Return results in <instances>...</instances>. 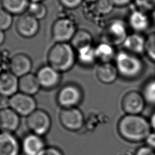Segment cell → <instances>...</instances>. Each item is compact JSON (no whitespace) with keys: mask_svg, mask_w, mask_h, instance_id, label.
I'll use <instances>...</instances> for the list:
<instances>
[{"mask_svg":"<svg viewBox=\"0 0 155 155\" xmlns=\"http://www.w3.org/2000/svg\"><path fill=\"white\" fill-rule=\"evenodd\" d=\"M38 155H64L59 148L53 146L47 147Z\"/></svg>","mask_w":155,"mask_h":155,"instance_id":"d6a6232c","label":"cell"},{"mask_svg":"<svg viewBox=\"0 0 155 155\" xmlns=\"http://www.w3.org/2000/svg\"><path fill=\"white\" fill-rule=\"evenodd\" d=\"M146 36L142 33L133 32L128 35L122 44L123 49L140 56L145 54Z\"/></svg>","mask_w":155,"mask_h":155,"instance_id":"d6986e66","label":"cell"},{"mask_svg":"<svg viewBox=\"0 0 155 155\" xmlns=\"http://www.w3.org/2000/svg\"><path fill=\"white\" fill-rule=\"evenodd\" d=\"M149 122L152 131H155V111L151 114L149 120Z\"/></svg>","mask_w":155,"mask_h":155,"instance_id":"8d00e7d4","label":"cell"},{"mask_svg":"<svg viewBox=\"0 0 155 155\" xmlns=\"http://www.w3.org/2000/svg\"><path fill=\"white\" fill-rule=\"evenodd\" d=\"M84 94L81 87L75 84L62 86L56 95V101L61 108H76L81 104Z\"/></svg>","mask_w":155,"mask_h":155,"instance_id":"277c9868","label":"cell"},{"mask_svg":"<svg viewBox=\"0 0 155 155\" xmlns=\"http://www.w3.org/2000/svg\"><path fill=\"white\" fill-rule=\"evenodd\" d=\"M150 13L151 14L150 16L151 21V22L155 24V8H154L151 12H150Z\"/></svg>","mask_w":155,"mask_h":155,"instance_id":"f35d334b","label":"cell"},{"mask_svg":"<svg viewBox=\"0 0 155 155\" xmlns=\"http://www.w3.org/2000/svg\"><path fill=\"white\" fill-rule=\"evenodd\" d=\"M19 78L10 70L0 72V95L10 97L19 91Z\"/></svg>","mask_w":155,"mask_h":155,"instance_id":"ac0fdd59","label":"cell"},{"mask_svg":"<svg viewBox=\"0 0 155 155\" xmlns=\"http://www.w3.org/2000/svg\"><path fill=\"white\" fill-rule=\"evenodd\" d=\"M32 61L29 56L19 53L13 55L10 59L9 70L18 78L31 73Z\"/></svg>","mask_w":155,"mask_h":155,"instance_id":"5bb4252c","label":"cell"},{"mask_svg":"<svg viewBox=\"0 0 155 155\" xmlns=\"http://www.w3.org/2000/svg\"><path fill=\"white\" fill-rule=\"evenodd\" d=\"M146 104L142 93L131 91L123 97L122 107L126 114H140L143 111Z\"/></svg>","mask_w":155,"mask_h":155,"instance_id":"8fae6325","label":"cell"},{"mask_svg":"<svg viewBox=\"0 0 155 155\" xmlns=\"http://www.w3.org/2000/svg\"><path fill=\"white\" fill-rule=\"evenodd\" d=\"M117 130L120 136L131 142L145 140L151 132L149 120L140 114H126L119 120Z\"/></svg>","mask_w":155,"mask_h":155,"instance_id":"6da1fadb","label":"cell"},{"mask_svg":"<svg viewBox=\"0 0 155 155\" xmlns=\"http://www.w3.org/2000/svg\"><path fill=\"white\" fill-rule=\"evenodd\" d=\"M77 30L76 25L73 19L62 17L53 24L51 36L55 42H70Z\"/></svg>","mask_w":155,"mask_h":155,"instance_id":"52a82bcc","label":"cell"},{"mask_svg":"<svg viewBox=\"0 0 155 155\" xmlns=\"http://www.w3.org/2000/svg\"><path fill=\"white\" fill-rule=\"evenodd\" d=\"M97 79L104 84H111L116 81L119 76L117 69L111 62L100 63L96 71Z\"/></svg>","mask_w":155,"mask_h":155,"instance_id":"ffe728a7","label":"cell"},{"mask_svg":"<svg viewBox=\"0 0 155 155\" xmlns=\"http://www.w3.org/2000/svg\"><path fill=\"white\" fill-rule=\"evenodd\" d=\"M25 122L30 133L42 137L50 131L51 127L49 114L42 109L37 108L26 117Z\"/></svg>","mask_w":155,"mask_h":155,"instance_id":"8992f818","label":"cell"},{"mask_svg":"<svg viewBox=\"0 0 155 155\" xmlns=\"http://www.w3.org/2000/svg\"><path fill=\"white\" fill-rule=\"evenodd\" d=\"M84 0H59L61 5L67 9H75L79 7Z\"/></svg>","mask_w":155,"mask_h":155,"instance_id":"1f68e13d","label":"cell"},{"mask_svg":"<svg viewBox=\"0 0 155 155\" xmlns=\"http://www.w3.org/2000/svg\"><path fill=\"white\" fill-rule=\"evenodd\" d=\"M115 47L111 44L104 41L94 46L97 61L100 62V63H103L111 62L113 59L114 60L117 52Z\"/></svg>","mask_w":155,"mask_h":155,"instance_id":"7402d4cb","label":"cell"},{"mask_svg":"<svg viewBox=\"0 0 155 155\" xmlns=\"http://www.w3.org/2000/svg\"><path fill=\"white\" fill-rule=\"evenodd\" d=\"M133 2L136 8L147 13L155 8V0H133Z\"/></svg>","mask_w":155,"mask_h":155,"instance_id":"4dcf8cb0","label":"cell"},{"mask_svg":"<svg viewBox=\"0 0 155 155\" xmlns=\"http://www.w3.org/2000/svg\"><path fill=\"white\" fill-rule=\"evenodd\" d=\"M85 1H87V2H88L95 3V2H96L98 0H85Z\"/></svg>","mask_w":155,"mask_h":155,"instance_id":"ab89813d","label":"cell"},{"mask_svg":"<svg viewBox=\"0 0 155 155\" xmlns=\"http://www.w3.org/2000/svg\"><path fill=\"white\" fill-rule=\"evenodd\" d=\"M94 4L97 12L102 15L109 14L114 7L110 0H98Z\"/></svg>","mask_w":155,"mask_h":155,"instance_id":"f546056e","label":"cell"},{"mask_svg":"<svg viewBox=\"0 0 155 155\" xmlns=\"http://www.w3.org/2000/svg\"><path fill=\"white\" fill-rule=\"evenodd\" d=\"M21 144L14 133L0 131V155H19Z\"/></svg>","mask_w":155,"mask_h":155,"instance_id":"2e32d148","label":"cell"},{"mask_svg":"<svg viewBox=\"0 0 155 155\" xmlns=\"http://www.w3.org/2000/svg\"><path fill=\"white\" fill-rule=\"evenodd\" d=\"M127 23L119 18L113 19L107 24L104 33V41L114 47L122 45L128 36Z\"/></svg>","mask_w":155,"mask_h":155,"instance_id":"5b68a950","label":"cell"},{"mask_svg":"<svg viewBox=\"0 0 155 155\" xmlns=\"http://www.w3.org/2000/svg\"><path fill=\"white\" fill-rule=\"evenodd\" d=\"M27 12L38 21L44 19L48 13L47 8L43 2H30Z\"/></svg>","mask_w":155,"mask_h":155,"instance_id":"484cf974","label":"cell"},{"mask_svg":"<svg viewBox=\"0 0 155 155\" xmlns=\"http://www.w3.org/2000/svg\"><path fill=\"white\" fill-rule=\"evenodd\" d=\"M93 36L90 31L85 29H79L70 43L76 50L80 48L93 45Z\"/></svg>","mask_w":155,"mask_h":155,"instance_id":"d4e9b609","label":"cell"},{"mask_svg":"<svg viewBox=\"0 0 155 155\" xmlns=\"http://www.w3.org/2000/svg\"><path fill=\"white\" fill-rule=\"evenodd\" d=\"M48 64L59 71L70 70L76 60V51L70 42H55L47 54Z\"/></svg>","mask_w":155,"mask_h":155,"instance_id":"7a4b0ae2","label":"cell"},{"mask_svg":"<svg viewBox=\"0 0 155 155\" xmlns=\"http://www.w3.org/2000/svg\"><path fill=\"white\" fill-rule=\"evenodd\" d=\"M13 24V15L0 8V30L4 31L8 30Z\"/></svg>","mask_w":155,"mask_h":155,"instance_id":"f1b7e54d","label":"cell"},{"mask_svg":"<svg viewBox=\"0 0 155 155\" xmlns=\"http://www.w3.org/2000/svg\"><path fill=\"white\" fill-rule=\"evenodd\" d=\"M59 120L62 127L70 131H77L84 124V116L78 108H62L59 113Z\"/></svg>","mask_w":155,"mask_h":155,"instance_id":"9c48e42d","label":"cell"},{"mask_svg":"<svg viewBox=\"0 0 155 155\" xmlns=\"http://www.w3.org/2000/svg\"><path fill=\"white\" fill-rule=\"evenodd\" d=\"M141 93L147 103L155 105V79L148 81L143 85Z\"/></svg>","mask_w":155,"mask_h":155,"instance_id":"4316f807","label":"cell"},{"mask_svg":"<svg viewBox=\"0 0 155 155\" xmlns=\"http://www.w3.org/2000/svg\"><path fill=\"white\" fill-rule=\"evenodd\" d=\"M114 64L119 76L126 79H134L139 77L145 68L144 63L140 56L124 49L117 52Z\"/></svg>","mask_w":155,"mask_h":155,"instance_id":"3957f363","label":"cell"},{"mask_svg":"<svg viewBox=\"0 0 155 155\" xmlns=\"http://www.w3.org/2000/svg\"><path fill=\"white\" fill-rule=\"evenodd\" d=\"M136 155H155V150L146 145L139 148L136 152Z\"/></svg>","mask_w":155,"mask_h":155,"instance_id":"836d02e7","label":"cell"},{"mask_svg":"<svg viewBox=\"0 0 155 155\" xmlns=\"http://www.w3.org/2000/svg\"><path fill=\"white\" fill-rule=\"evenodd\" d=\"M145 141L147 146L155 150V131H151Z\"/></svg>","mask_w":155,"mask_h":155,"instance_id":"e575fe53","label":"cell"},{"mask_svg":"<svg viewBox=\"0 0 155 155\" xmlns=\"http://www.w3.org/2000/svg\"><path fill=\"white\" fill-rule=\"evenodd\" d=\"M151 22L147 12L136 8L130 13L127 23L133 32L143 33L149 28Z\"/></svg>","mask_w":155,"mask_h":155,"instance_id":"4fadbf2b","label":"cell"},{"mask_svg":"<svg viewBox=\"0 0 155 155\" xmlns=\"http://www.w3.org/2000/svg\"><path fill=\"white\" fill-rule=\"evenodd\" d=\"M41 88L36 74L30 73L19 78L18 89L19 92L33 96L39 92Z\"/></svg>","mask_w":155,"mask_h":155,"instance_id":"44dd1931","label":"cell"},{"mask_svg":"<svg viewBox=\"0 0 155 155\" xmlns=\"http://www.w3.org/2000/svg\"><path fill=\"white\" fill-rule=\"evenodd\" d=\"M133 0H110L114 7H124L130 4Z\"/></svg>","mask_w":155,"mask_h":155,"instance_id":"d590c367","label":"cell"},{"mask_svg":"<svg viewBox=\"0 0 155 155\" xmlns=\"http://www.w3.org/2000/svg\"><path fill=\"white\" fill-rule=\"evenodd\" d=\"M39 28V21L28 13L20 15L16 22V31L24 38H33L38 33Z\"/></svg>","mask_w":155,"mask_h":155,"instance_id":"7c38bea8","label":"cell"},{"mask_svg":"<svg viewBox=\"0 0 155 155\" xmlns=\"http://www.w3.org/2000/svg\"><path fill=\"white\" fill-rule=\"evenodd\" d=\"M9 107L21 117H27L37 109V103L33 96L17 92L9 97Z\"/></svg>","mask_w":155,"mask_h":155,"instance_id":"ba28073f","label":"cell"},{"mask_svg":"<svg viewBox=\"0 0 155 155\" xmlns=\"http://www.w3.org/2000/svg\"><path fill=\"white\" fill-rule=\"evenodd\" d=\"M145 54L150 60L155 63V31L146 36Z\"/></svg>","mask_w":155,"mask_h":155,"instance_id":"83f0119b","label":"cell"},{"mask_svg":"<svg viewBox=\"0 0 155 155\" xmlns=\"http://www.w3.org/2000/svg\"><path fill=\"white\" fill-rule=\"evenodd\" d=\"M61 74L47 64L40 67L38 70L36 76L41 88L51 90L56 88L59 85L62 78Z\"/></svg>","mask_w":155,"mask_h":155,"instance_id":"30bf717a","label":"cell"},{"mask_svg":"<svg viewBox=\"0 0 155 155\" xmlns=\"http://www.w3.org/2000/svg\"><path fill=\"white\" fill-rule=\"evenodd\" d=\"M2 54H1V53L0 52V66H1V65L2 64Z\"/></svg>","mask_w":155,"mask_h":155,"instance_id":"b9f144b4","label":"cell"},{"mask_svg":"<svg viewBox=\"0 0 155 155\" xmlns=\"http://www.w3.org/2000/svg\"><path fill=\"white\" fill-rule=\"evenodd\" d=\"M21 144L24 155H38L46 147L43 137L32 133L26 135Z\"/></svg>","mask_w":155,"mask_h":155,"instance_id":"e0dca14e","label":"cell"},{"mask_svg":"<svg viewBox=\"0 0 155 155\" xmlns=\"http://www.w3.org/2000/svg\"><path fill=\"white\" fill-rule=\"evenodd\" d=\"M1 7L13 15H21L27 10L29 0H1Z\"/></svg>","mask_w":155,"mask_h":155,"instance_id":"cb8c5ba5","label":"cell"},{"mask_svg":"<svg viewBox=\"0 0 155 155\" xmlns=\"http://www.w3.org/2000/svg\"><path fill=\"white\" fill-rule=\"evenodd\" d=\"M20 123L21 116L11 108L0 109V131L14 133Z\"/></svg>","mask_w":155,"mask_h":155,"instance_id":"9a60e30c","label":"cell"},{"mask_svg":"<svg viewBox=\"0 0 155 155\" xmlns=\"http://www.w3.org/2000/svg\"><path fill=\"white\" fill-rule=\"evenodd\" d=\"M77 62L82 66L90 67L97 61L93 45L85 46L76 50Z\"/></svg>","mask_w":155,"mask_h":155,"instance_id":"603a6c76","label":"cell"},{"mask_svg":"<svg viewBox=\"0 0 155 155\" xmlns=\"http://www.w3.org/2000/svg\"><path fill=\"white\" fill-rule=\"evenodd\" d=\"M5 35L4 33V31L0 30V45H1L5 41Z\"/></svg>","mask_w":155,"mask_h":155,"instance_id":"74e56055","label":"cell"},{"mask_svg":"<svg viewBox=\"0 0 155 155\" xmlns=\"http://www.w3.org/2000/svg\"><path fill=\"white\" fill-rule=\"evenodd\" d=\"M30 2H43L44 0H29Z\"/></svg>","mask_w":155,"mask_h":155,"instance_id":"60d3db41","label":"cell"}]
</instances>
